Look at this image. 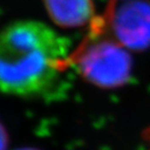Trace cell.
<instances>
[{
	"label": "cell",
	"mask_w": 150,
	"mask_h": 150,
	"mask_svg": "<svg viewBox=\"0 0 150 150\" xmlns=\"http://www.w3.org/2000/svg\"><path fill=\"white\" fill-rule=\"evenodd\" d=\"M68 42L48 25L12 22L0 30V91L18 97L40 96L68 66Z\"/></svg>",
	"instance_id": "1"
},
{
	"label": "cell",
	"mask_w": 150,
	"mask_h": 150,
	"mask_svg": "<svg viewBox=\"0 0 150 150\" xmlns=\"http://www.w3.org/2000/svg\"><path fill=\"white\" fill-rule=\"evenodd\" d=\"M75 64L82 78L103 89H113L128 82L132 60L118 41L98 40L79 49Z\"/></svg>",
	"instance_id": "2"
},
{
	"label": "cell",
	"mask_w": 150,
	"mask_h": 150,
	"mask_svg": "<svg viewBox=\"0 0 150 150\" xmlns=\"http://www.w3.org/2000/svg\"><path fill=\"white\" fill-rule=\"evenodd\" d=\"M113 35L121 46L132 50L150 47V4L130 0L110 11Z\"/></svg>",
	"instance_id": "3"
},
{
	"label": "cell",
	"mask_w": 150,
	"mask_h": 150,
	"mask_svg": "<svg viewBox=\"0 0 150 150\" xmlns=\"http://www.w3.org/2000/svg\"><path fill=\"white\" fill-rule=\"evenodd\" d=\"M49 18L60 28H80L95 17L93 0H42Z\"/></svg>",
	"instance_id": "4"
},
{
	"label": "cell",
	"mask_w": 150,
	"mask_h": 150,
	"mask_svg": "<svg viewBox=\"0 0 150 150\" xmlns=\"http://www.w3.org/2000/svg\"><path fill=\"white\" fill-rule=\"evenodd\" d=\"M9 146V136L5 126L0 121V150H8Z\"/></svg>",
	"instance_id": "5"
},
{
	"label": "cell",
	"mask_w": 150,
	"mask_h": 150,
	"mask_svg": "<svg viewBox=\"0 0 150 150\" xmlns=\"http://www.w3.org/2000/svg\"><path fill=\"white\" fill-rule=\"evenodd\" d=\"M16 150H40L37 148H33V147H22V148H18Z\"/></svg>",
	"instance_id": "6"
},
{
	"label": "cell",
	"mask_w": 150,
	"mask_h": 150,
	"mask_svg": "<svg viewBox=\"0 0 150 150\" xmlns=\"http://www.w3.org/2000/svg\"><path fill=\"white\" fill-rule=\"evenodd\" d=\"M148 139H149V141H150V129L148 130ZM150 150V149H149Z\"/></svg>",
	"instance_id": "7"
},
{
	"label": "cell",
	"mask_w": 150,
	"mask_h": 150,
	"mask_svg": "<svg viewBox=\"0 0 150 150\" xmlns=\"http://www.w3.org/2000/svg\"><path fill=\"white\" fill-rule=\"evenodd\" d=\"M113 1H116V0H113Z\"/></svg>",
	"instance_id": "8"
}]
</instances>
